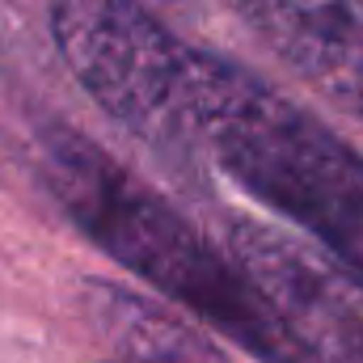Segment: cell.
<instances>
[{"instance_id":"8992f818","label":"cell","mask_w":363,"mask_h":363,"mask_svg":"<svg viewBox=\"0 0 363 363\" xmlns=\"http://www.w3.org/2000/svg\"><path fill=\"white\" fill-rule=\"evenodd\" d=\"M85 313L93 330L114 347L118 363H228L203 325L169 313L165 304L131 287L89 279Z\"/></svg>"},{"instance_id":"6da1fadb","label":"cell","mask_w":363,"mask_h":363,"mask_svg":"<svg viewBox=\"0 0 363 363\" xmlns=\"http://www.w3.org/2000/svg\"><path fill=\"white\" fill-rule=\"evenodd\" d=\"M174 152H207L363 279V157L250 68L190 47Z\"/></svg>"},{"instance_id":"277c9868","label":"cell","mask_w":363,"mask_h":363,"mask_svg":"<svg viewBox=\"0 0 363 363\" xmlns=\"http://www.w3.org/2000/svg\"><path fill=\"white\" fill-rule=\"evenodd\" d=\"M224 241L300 355L363 363V279L351 267L267 220H233Z\"/></svg>"},{"instance_id":"52a82bcc","label":"cell","mask_w":363,"mask_h":363,"mask_svg":"<svg viewBox=\"0 0 363 363\" xmlns=\"http://www.w3.org/2000/svg\"><path fill=\"white\" fill-rule=\"evenodd\" d=\"M161 4H178V0H161Z\"/></svg>"},{"instance_id":"5b68a950","label":"cell","mask_w":363,"mask_h":363,"mask_svg":"<svg viewBox=\"0 0 363 363\" xmlns=\"http://www.w3.org/2000/svg\"><path fill=\"white\" fill-rule=\"evenodd\" d=\"M313 89L363 118V0H228Z\"/></svg>"},{"instance_id":"7a4b0ae2","label":"cell","mask_w":363,"mask_h":363,"mask_svg":"<svg viewBox=\"0 0 363 363\" xmlns=\"http://www.w3.org/2000/svg\"><path fill=\"white\" fill-rule=\"evenodd\" d=\"M43 169L72 224L114 262L203 317L254 359L300 363V351L274 321L271 304L237 271V262L203 241V233H194L161 194L135 182L93 140L72 127H51L43 135Z\"/></svg>"},{"instance_id":"3957f363","label":"cell","mask_w":363,"mask_h":363,"mask_svg":"<svg viewBox=\"0 0 363 363\" xmlns=\"http://www.w3.org/2000/svg\"><path fill=\"white\" fill-rule=\"evenodd\" d=\"M51 38L81 89L123 131L174 152L190 43L140 0H51Z\"/></svg>"}]
</instances>
